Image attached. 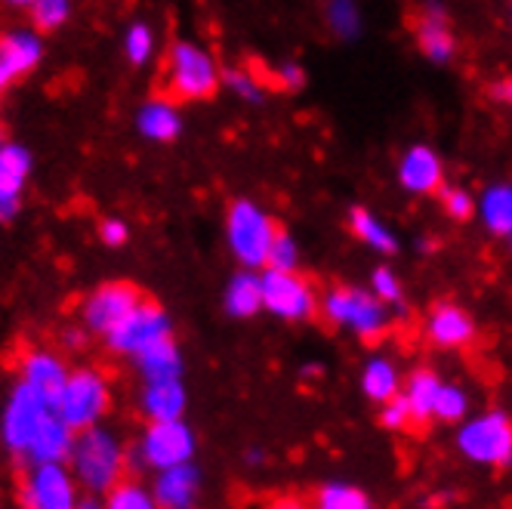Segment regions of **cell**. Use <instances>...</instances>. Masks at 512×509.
<instances>
[{
	"mask_svg": "<svg viewBox=\"0 0 512 509\" xmlns=\"http://www.w3.org/2000/svg\"><path fill=\"white\" fill-rule=\"evenodd\" d=\"M321 318L346 331L364 343H377L389 334V327L395 321V312L374 294L371 287H358V284H337L318 300Z\"/></svg>",
	"mask_w": 512,
	"mask_h": 509,
	"instance_id": "cell-1",
	"label": "cell"
},
{
	"mask_svg": "<svg viewBox=\"0 0 512 509\" xmlns=\"http://www.w3.org/2000/svg\"><path fill=\"white\" fill-rule=\"evenodd\" d=\"M68 466L75 472V479L84 491L108 494L124 479L127 451L115 432H108L96 423L75 435V445H71V454H68Z\"/></svg>",
	"mask_w": 512,
	"mask_h": 509,
	"instance_id": "cell-2",
	"label": "cell"
},
{
	"mask_svg": "<svg viewBox=\"0 0 512 509\" xmlns=\"http://www.w3.org/2000/svg\"><path fill=\"white\" fill-rule=\"evenodd\" d=\"M454 448L472 466H485V469L512 466V417L500 408L469 414L466 420L457 423Z\"/></svg>",
	"mask_w": 512,
	"mask_h": 509,
	"instance_id": "cell-3",
	"label": "cell"
},
{
	"mask_svg": "<svg viewBox=\"0 0 512 509\" xmlns=\"http://www.w3.org/2000/svg\"><path fill=\"white\" fill-rule=\"evenodd\" d=\"M275 235H278V223L272 220V213H266L250 198L232 201L226 213V238L241 269H266Z\"/></svg>",
	"mask_w": 512,
	"mask_h": 509,
	"instance_id": "cell-4",
	"label": "cell"
},
{
	"mask_svg": "<svg viewBox=\"0 0 512 509\" xmlns=\"http://www.w3.org/2000/svg\"><path fill=\"white\" fill-rule=\"evenodd\" d=\"M223 71L216 59L192 41H176L167 53V90L176 99H210L219 90Z\"/></svg>",
	"mask_w": 512,
	"mask_h": 509,
	"instance_id": "cell-5",
	"label": "cell"
},
{
	"mask_svg": "<svg viewBox=\"0 0 512 509\" xmlns=\"http://www.w3.org/2000/svg\"><path fill=\"white\" fill-rule=\"evenodd\" d=\"M108 405H112V389H108L105 374L96 368L68 371V380L56 398V411L71 429L81 432L96 426L108 414Z\"/></svg>",
	"mask_w": 512,
	"mask_h": 509,
	"instance_id": "cell-6",
	"label": "cell"
},
{
	"mask_svg": "<svg viewBox=\"0 0 512 509\" xmlns=\"http://www.w3.org/2000/svg\"><path fill=\"white\" fill-rule=\"evenodd\" d=\"M53 411H56L53 402H47L41 392H34L28 383L19 380L7 398L4 414H0V439H4V445L13 454L28 457L34 439H38V432L44 429Z\"/></svg>",
	"mask_w": 512,
	"mask_h": 509,
	"instance_id": "cell-7",
	"label": "cell"
},
{
	"mask_svg": "<svg viewBox=\"0 0 512 509\" xmlns=\"http://www.w3.org/2000/svg\"><path fill=\"white\" fill-rule=\"evenodd\" d=\"M263 309L281 321L300 324L318 315V294L300 272L266 269L263 275Z\"/></svg>",
	"mask_w": 512,
	"mask_h": 509,
	"instance_id": "cell-8",
	"label": "cell"
},
{
	"mask_svg": "<svg viewBox=\"0 0 512 509\" xmlns=\"http://www.w3.org/2000/svg\"><path fill=\"white\" fill-rule=\"evenodd\" d=\"M78 479L71 466L59 460L31 463V469L22 479V503L31 509H71L78 506Z\"/></svg>",
	"mask_w": 512,
	"mask_h": 509,
	"instance_id": "cell-9",
	"label": "cell"
},
{
	"mask_svg": "<svg viewBox=\"0 0 512 509\" xmlns=\"http://www.w3.org/2000/svg\"><path fill=\"white\" fill-rule=\"evenodd\" d=\"M195 432L189 423L179 420H152L145 426L142 439H139V463L145 469H167L176 463H189L195 457Z\"/></svg>",
	"mask_w": 512,
	"mask_h": 509,
	"instance_id": "cell-10",
	"label": "cell"
},
{
	"mask_svg": "<svg viewBox=\"0 0 512 509\" xmlns=\"http://www.w3.org/2000/svg\"><path fill=\"white\" fill-rule=\"evenodd\" d=\"M167 337H173V318H170L161 306H155V303H149V300H142V303L115 327V331H108V334H105V343H108V349L118 352V355L136 358L142 349H149L152 343L167 340Z\"/></svg>",
	"mask_w": 512,
	"mask_h": 509,
	"instance_id": "cell-11",
	"label": "cell"
},
{
	"mask_svg": "<svg viewBox=\"0 0 512 509\" xmlns=\"http://www.w3.org/2000/svg\"><path fill=\"white\" fill-rule=\"evenodd\" d=\"M142 290L130 281H108L99 284L81 306V321L90 334H108L142 303Z\"/></svg>",
	"mask_w": 512,
	"mask_h": 509,
	"instance_id": "cell-12",
	"label": "cell"
},
{
	"mask_svg": "<svg viewBox=\"0 0 512 509\" xmlns=\"http://www.w3.org/2000/svg\"><path fill=\"white\" fill-rule=\"evenodd\" d=\"M414 38L420 53L432 62V65H448L457 56V38L451 28V16L445 10L442 0H426L417 13L414 22Z\"/></svg>",
	"mask_w": 512,
	"mask_h": 509,
	"instance_id": "cell-13",
	"label": "cell"
},
{
	"mask_svg": "<svg viewBox=\"0 0 512 509\" xmlns=\"http://www.w3.org/2000/svg\"><path fill=\"white\" fill-rule=\"evenodd\" d=\"M398 186L408 195L426 198V195H438V189L445 186V161L432 145H411V149L398 158Z\"/></svg>",
	"mask_w": 512,
	"mask_h": 509,
	"instance_id": "cell-14",
	"label": "cell"
},
{
	"mask_svg": "<svg viewBox=\"0 0 512 509\" xmlns=\"http://www.w3.org/2000/svg\"><path fill=\"white\" fill-rule=\"evenodd\" d=\"M423 334L429 346L454 352V349H466L475 340V334H479V327H475L469 309L457 303H435L423 321Z\"/></svg>",
	"mask_w": 512,
	"mask_h": 509,
	"instance_id": "cell-15",
	"label": "cell"
},
{
	"mask_svg": "<svg viewBox=\"0 0 512 509\" xmlns=\"http://www.w3.org/2000/svg\"><path fill=\"white\" fill-rule=\"evenodd\" d=\"M44 59V44L34 31H10L0 38V93L28 78Z\"/></svg>",
	"mask_w": 512,
	"mask_h": 509,
	"instance_id": "cell-16",
	"label": "cell"
},
{
	"mask_svg": "<svg viewBox=\"0 0 512 509\" xmlns=\"http://www.w3.org/2000/svg\"><path fill=\"white\" fill-rule=\"evenodd\" d=\"M31 173V155L16 142H0V223L19 213V198Z\"/></svg>",
	"mask_w": 512,
	"mask_h": 509,
	"instance_id": "cell-17",
	"label": "cell"
},
{
	"mask_svg": "<svg viewBox=\"0 0 512 509\" xmlns=\"http://www.w3.org/2000/svg\"><path fill=\"white\" fill-rule=\"evenodd\" d=\"M152 494H155V503L164 506V509H189V506H195L198 494H201V469L192 460L161 469Z\"/></svg>",
	"mask_w": 512,
	"mask_h": 509,
	"instance_id": "cell-18",
	"label": "cell"
},
{
	"mask_svg": "<svg viewBox=\"0 0 512 509\" xmlns=\"http://www.w3.org/2000/svg\"><path fill=\"white\" fill-rule=\"evenodd\" d=\"M22 383H28L34 392H41L47 402L56 405V398L68 380V368L65 361L56 355V352H47V349H34L22 358Z\"/></svg>",
	"mask_w": 512,
	"mask_h": 509,
	"instance_id": "cell-19",
	"label": "cell"
},
{
	"mask_svg": "<svg viewBox=\"0 0 512 509\" xmlns=\"http://www.w3.org/2000/svg\"><path fill=\"white\" fill-rule=\"evenodd\" d=\"M475 216L485 232L497 241H506L512 250V183H491L475 204Z\"/></svg>",
	"mask_w": 512,
	"mask_h": 509,
	"instance_id": "cell-20",
	"label": "cell"
},
{
	"mask_svg": "<svg viewBox=\"0 0 512 509\" xmlns=\"http://www.w3.org/2000/svg\"><path fill=\"white\" fill-rule=\"evenodd\" d=\"M186 386L182 377L176 380H145L142 395H139V408L145 420H179L186 414Z\"/></svg>",
	"mask_w": 512,
	"mask_h": 509,
	"instance_id": "cell-21",
	"label": "cell"
},
{
	"mask_svg": "<svg viewBox=\"0 0 512 509\" xmlns=\"http://www.w3.org/2000/svg\"><path fill=\"white\" fill-rule=\"evenodd\" d=\"M223 309L229 318H238V321L263 312V278L256 275V269H244L232 275L223 294Z\"/></svg>",
	"mask_w": 512,
	"mask_h": 509,
	"instance_id": "cell-22",
	"label": "cell"
},
{
	"mask_svg": "<svg viewBox=\"0 0 512 509\" xmlns=\"http://www.w3.org/2000/svg\"><path fill=\"white\" fill-rule=\"evenodd\" d=\"M346 223L352 229V235L364 244V247H371L374 253H383V257H395L398 253V235L389 229V223L383 220V216H377L374 210L368 207H352L349 216H346Z\"/></svg>",
	"mask_w": 512,
	"mask_h": 509,
	"instance_id": "cell-23",
	"label": "cell"
},
{
	"mask_svg": "<svg viewBox=\"0 0 512 509\" xmlns=\"http://www.w3.org/2000/svg\"><path fill=\"white\" fill-rule=\"evenodd\" d=\"M358 383H361V392L368 395L374 405L389 402V398L398 395L401 386H405V380H401V368L395 365V358H389V355H374V358L364 361Z\"/></svg>",
	"mask_w": 512,
	"mask_h": 509,
	"instance_id": "cell-24",
	"label": "cell"
},
{
	"mask_svg": "<svg viewBox=\"0 0 512 509\" xmlns=\"http://www.w3.org/2000/svg\"><path fill=\"white\" fill-rule=\"evenodd\" d=\"M136 127L152 142H173L182 133V115L170 99H152L139 108Z\"/></svg>",
	"mask_w": 512,
	"mask_h": 509,
	"instance_id": "cell-25",
	"label": "cell"
},
{
	"mask_svg": "<svg viewBox=\"0 0 512 509\" xmlns=\"http://www.w3.org/2000/svg\"><path fill=\"white\" fill-rule=\"evenodd\" d=\"M75 429H71L59 411L50 414V420L44 423V429L38 432V439H34L31 451H28V460L31 463H44V460H59V463H68V454H71V445H75Z\"/></svg>",
	"mask_w": 512,
	"mask_h": 509,
	"instance_id": "cell-26",
	"label": "cell"
},
{
	"mask_svg": "<svg viewBox=\"0 0 512 509\" xmlns=\"http://www.w3.org/2000/svg\"><path fill=\"white\" fill-rule=\"evenodd\" d=\"M438 389H442V377H438L432 368H417V371L405 380V386H401V395L408 398V408H411L414 426H423V423L432 420Z\"/></svg>",
	"mask_w": 512,
	"mask_h": 509,
	"instance_id": "cell-27",
	"label": "cell"
},
{
	"mask_svg": "<svg viewBox=\"0 0 512 509\" xmlns=\"http://www.w3.org/2000/svg\"><path fill=\"white\" fill-rule=\"evenodd\" d=\"M136 368H139L142 380H176V377H182L179 346L173 343V337L152 343L149 349H142L136 355Z\"/></svg>",
	"mask_w": 512,
	"mask_h": 509,
	"instance_id": "cell-28",
	"label": "cell"
},
{
	"mask_svg": "<svg viewBox=\"0 0 512 509\" xmlns=\"http://www.w3.org/2000/svg\"><path fill=\"white\" fill-rule=\"evenodd\" d=\"M327 28H331L340 41H358L364 31V16L358 0H327L324 7Z\"/></svg>",
	"mask_w": 512,
	"mask_h": 509,
	"instance_id": "cell-29",
	"label": "cell"
},
{
	"mask_svg": "<svg viewBox=\"0 0 512 509\" xmlns=\"http://www.w3.org/2000/svg\"><path fill=\"white\" fill-rule=\"evenodd\" d=\"M315 506L321 509H368L371 497L364 488L349 482H324L315 491Z\"/></svg>",
	"mask_w": 512,
	"mask_h": 509,
	"instance_id": "cell-30",
	"label": "cell"
},
{
	"mask_svg": "<svg viewBox=\"0 0 512 509\" xmlns=\"http://www.w3.org/2000/svg\"><path fill=\"white\" fill-rule=\"evenodd\" d=\"M469 392L460 386V383H445L442 380V389H438V398H435V411H432V420L438 423H448V426H457L460 420L469 417Z\"/></svg>",
	"mask_w": 512,
	"mask_h": 509,
	"instance_id": "cell-31",
	"label": "cell"
},
{
	"mask_svg": "<svg viewBox=\"0 0 512 509\" xmlns=\"http://www.w3.org/2000/svg\"><path fill=\"white\" fill-rule=\"evenodd\" d=\"M374 294L395 312V315H408V300H405V284L395 275V269L389 266H377L371 272V284H368Z\"/></svg>",
	"mask_w": 512,
	"mask_h": 509,
	"instance_id": "cell-32",
	"label": "cell"
},
{
	"mask_svg": "<svg viewBox=\"0 0 512 509\" xmlns=\"http://www.w3.org/2000/svg\"><path fill=\"white\" fill-rule=\"evenodd\" d=\"M438 204H442L448 220L469 223L475 216V204H479V198H475L466 186H442L438 189Z\"/></svg>",
	"mask_w": 512,
	"mask_h": 509,
	"instance_id": "cell-33",
	"label": "cell"
},
{
	"mask_svg": "<svg viewBox=\"0 0 512 509\" xmlns=\"http://www.w3.org/2000/svg\"><path fill=\"white\" fill-rule=\"evenodd\" d=\"M105 506H112V509H155L158 503H155V494L145 485L121 479L112 491H108Z\"/></svg>",
	"mask_w": 512,
	"mask_h": 509,
	"instance_id": "cell-34",
	"label": "cell"
},
{
	"mask_svg": "<svg viewBox=\"0 0 512 509\" xmlns=\"http://www.w3.org/2000/svg\"><path fill=\"white\" fill-rule=\"evenodd\" d=\"M155 53V31L145 22H133L124 34V56L133 65H145Z\"/></svg>",
	"mask_w": 512,
	"mask_h": 509,
	"instance_id": "cell-35",
	"label": "cell"
},
{
	"mask_svg": "<svg viewBox=\"0 0 512 509\" xmlns=\"http://www.w3.org/2000/svg\"><path fill=\"white\" fill-rule=\"evenodd\" d=\"M266 269H281V272H297L300 269V244L290 232L278 229V235H275V241L269 247Z\"/></svg>",
	"mask_w": 512,
	"mask_h": 509,
	"instance_id": "cell-36",
	"label": "cell"
},
{
	"mask_svg": "<svg viewBox=\"0 0 512 509\" xmlns=\"http://www.w3.org/2000/svg\"><path fill=\"white\" fill-rule=\"evenodd\" d=\"M28 10H31L34 25H38L41 31H53V28H59V25L68 22V16H71V0H34Z\"/></svg>",
	"mask_w": 512,
	"mask_h": 509,
	"instance_id": "cell-37",
	"label": "cell"
},
{
	"mask_svg": "<svg viewBox=\"0 0 512 509\" xmlns=\"http://www.w3.org/2000/svg\"><path fill=\"white\" fill-rule=\"evenodd\" d=\"M223 84H226L238 99H244V102H250V105H260L263 96H266V90H263L260 81H256V75H250V71H244V68H226V71H223Z\"/></svg>",
	"mask_w": 512,
	"mask_h": 509,
	"instance_id": "cell-38",
	"label": "cell"
},
{
	"mask_svg": "<svg viewBox=\"0 0 512 509\" xmlns=\"http://www.w3.org/2000/svg\"><path fill=\"white\" fill-rule=\"evenodd\" d=\"M380 426L389 429V432H405L414 426V417H411V408H408V398L405 395H392L389 402L380 405Z\"/></svg>",
	"mask_w": 512,
	"mask_h": 509,
	"instance_id": "cell-39",
	"label": "cell"
},
{
	"mask_svg": "<svg viewBox=\"0 0 512 509\" xmlns=\"http://www.w3.org/2000/svg\"><path fill=\"white\" fill-rule=\"evenodd\" d=\"M275 84L281 90H287V93L303 90L306 87V71H303V65H297V62H281L275 68Z\"/></svg>",
	"mask_w": 512,
	"mask_h": 509,
	"instance_id": "cell-40",
	"label": "cell"
},
{
	"mask_svg": "<svg viewBox=\"0 0 512 509\" xmlns=\"http://www.w3.org/2000/svg\"><path fill=\"white\" fill-rule=\"evenodd\" d=\"M99 238L108 244V247H121V244H127V238H130V229H127V223L124 220H102V226H99Z\"/></svg>",
	"mask_w": 512,
	"mask_h": 509,
	"instance_id": "cell-41",
	"label": "cell"
},
{
	"mask_svg": "<svg viewBox=\"0 0 512 509\" xmlns=\"http://www.w3.org/2000/svg\"><path fill=\"white\" fill-rule=\"evenodd\" d=\"M488 93H491V99H494V102H500V105L512 108V78L494 81V84L488 87Z\"/></svg>",
	"mask_w": 512,
	"mask_h": 509,
	"instance_id": "cell-42",
	"label": "cell"
},
{
	"mask_svg": "<svg viewBox=\"0 0 512 509\" xmlns=\"http://www.w3.org/2000/svg\"><path fill=\"white\" fill-rule=\"evenodd\" d=\"M244 460H247L250 466H260V463L266 460V454H263V451H247V454H244Z\"/></svg>",
	"mask_w": 512,
	"mask_h": 509,
	"instance_id": "cell-43",
	"label": "cell"
},
{
	"mask_svg": "<svg viewBox=\"0 0 512 509\" xmlns=\"http://www.w3.org/2000/svg\"><path fill=\"white\" fill-rule=\"evenodd\" d=\"M0 4H7V7H13V10H28L34 0H0Z\"/></svg>",
	"mask_w": 512,
	"mask_h": 509,
	"instance_id": "cell-44",
	"label": "cell"
},
{
	"mask_svg": "<svg viewBox=\"0 0 512 509\" xmlns=\"http://www.w3.org/2000/svg\"><path fill=\"white\" fill-rule=\"evenodd\" d=\"M417 244H420V253H432V247H435V241H432V238H420Z\"/></svg>",
	"mask_w": 512,
	"mask_h": 509,
	"instance_id": "cell-45",
	"label": "cell"
},
{
	"mask_svg": "<svg viewBox=\"0 0 512 509\" xmlns=\"http://www.w3.org/2000/svg\"><path fill=\"white\" fill-rule=\"evenodd\" d=\"M0 142H4V133H0Z\"/></svg>",
	"mask_w": 512,
	"mask_h": 509,
	"instance_id": "cell-46",
	"label": "cell"
}]
</instances>
